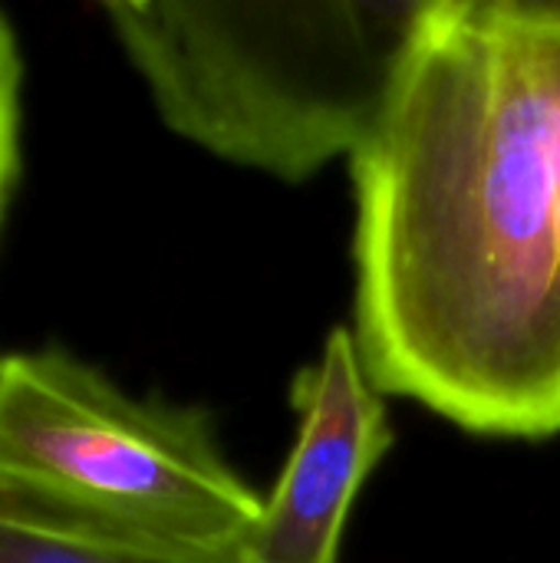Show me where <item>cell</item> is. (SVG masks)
Returning <instances> with one entry per match:
<instances>
[{
    "label": "cell",
    "instance_id": "obj_6",
    "mask_svg": "<svg viewBox=\"0 0 560 563\" xmlns=\"http://www.w3.org/2000/svg\"><path fill=\"white\" fill-rule=\"evenodd\" d=\"M23 56L17 30L0 10V228L20 178V125H23Z\"/></svg>",
    "mask_w": 560,
    "mask_h": 563
},
{
    "label": "cell",
    "instance_id": "obj_4",
    "mask_svg": "<svg viewBox=\"0 0 560 563\" xmlns=\"http://www.w3.org/2000/svg\"><path fill=\"white\" fill-rule=\"evenodd\" d=\"M290 406L300 419L294 449L238 563H340L353 501L393 445L383 393L347 327L330 330L320 356L297 373Z\"/></svg>",
    "mask_w": 560,
    "mask_h": 563
},
{
    "label": "cell",
    "instance_id": "obj_1",
    "mask_svg": "<svg viewBox=\"0 0 560 563\" xmlns=\"http://www.w3.org/2000/svg\"><path fill=\"white\" fill-rule=\"evenodd\" d=\"M350 165L376 389L475 435H558L560 0H429Z\"/></svg>",
    "mask_w": 560,
    "mask_h": 563
},
{
    "label": "cell",
    "instance_id": "obj_5",
    "mask_svg": "<svg viewBox=\"0 0 560 563\" xmlns=\"http://www.w3.org/2000/svg\"><path fill=\"white\" fill-rule=\"evenodd\" d=\"M0 563H182L142 558L132 551L106 548L96 541H83L46 528L40 521L10 515L0 508ZM238 563V561H228Z\"/></svg>",
    "mask_w": 560,
    "mask_h": 563
},
{
    "label": "cell",
    "instance_id": "obj_2",
    "mask_svg": "<svg viewBox=\"0 0 560 563\" xmlns=\"http://www.w3.org/2000/svg\"><path fill=\"white\" fill-rule=\"evenodd\" d=\"M429 0H109L102 16L185 142L287 185L380 125Z\"/></svg>",
    "mask_w": 560,
    "mask_h": 563
},
{
    "label": "cell",
    "instance_id": "obj_3",
    "mask_svg": "<svg viewBox=\"0 0 560 563\" xmlns=\"http://www.w3.org/2000/svg\"><path fill=\"white\" fill-rule=\"evenodd\" d=\"M0 508L142 558L228 563L261 495L201 406L132 396L40 346L0 356Z\"/></svg>",
    "mask_w": 560,
    "mask_h": 563
},
{
    "label": "cell",
    "instance_id": "obj_7",
    "mask_svg": "<svg viewBox=\"0 0 560 563\" xmlns=\"http://www.w3.org/2000/svg\"><path fill=\"white\" fill-rule=\"evenodd\" d=\"M558 264H560V221H558Z\"/></svg>",
    "mask_w": 560,
    "mask_h": 563
}]
</instances>
